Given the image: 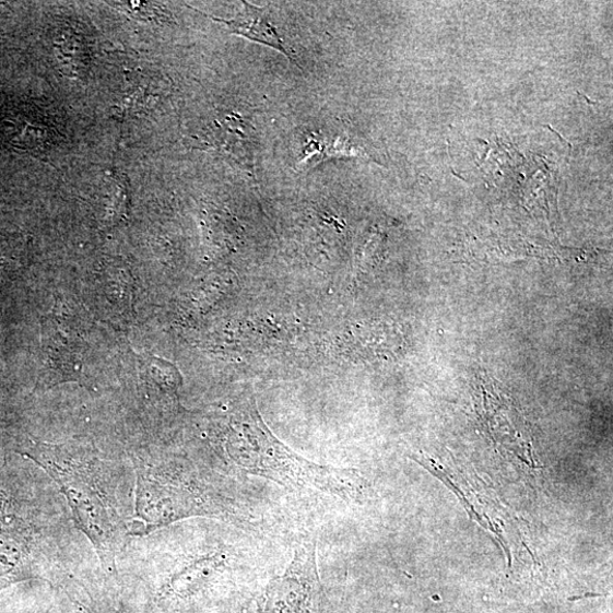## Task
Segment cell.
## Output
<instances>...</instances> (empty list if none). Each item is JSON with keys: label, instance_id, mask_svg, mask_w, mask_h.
<instances>
[{"label": "cell", "instance_id": "obj_1", "mask_svg": "<svg viewBox=\"0 0 613 613\" xmlns=\"http://www.w3.org/2000/svg\"><path fill=\"white\" fill-rule=\"evenodd\" d=\"M224 451L237 471L291 490L317 491L350 503L361 502L365 493L357 472L318 464L283 445L250 403L231 417Z\"/></svg>", "mask_w": 613, "mask_h": 613}, {"label": "cell", "instance_id": "obj_2", "mask_svg": "<svg viewBox=\"0 0 613 613\" xmlns=\"http://www.w3.org/2000/svg\"><path fill=\"white\" fill-rule=\"evenodd\" d=\"M28 457L60 487L78 527L94 544L103 568L116 575V559L128 528L103 463L90 455L54 446H39Z\"/></svg>", "mask_w": 613, "mask_h": 613}, {"label": "cell", "instance_id": "obj_3", "mask_svg": "<svg viewBox=\"0 0 613 613\" xmlns=\"http://www.w3.org/2000/svg\"><path fill=\"white\" fill-rule=\"evenodd\" d=\"M135 510L142 521L143 533L190 517L235 515L214 495L191 481L141 464L137 470Z\"/></svg>", "mask_w": 613, "mask_h": 613}, {"label": "cell", "instance_id": "obj_4", "mask_svg": "<svg viewBox=\"0 0 613 613\" xmlns=\"http://www.w3.org/2000/svg\"><path fill=\"white\" fill-rule=\"evenodd\" d=\"M257 613H329L315 541L299 544L286 569L257 599Z\"/></svg>", "mask_w": 613, "mask_h": 613}, {"label": "cell", "instance_id": "obj_5", "mask_svg": "<svg viewBox=\"0 0 613 613\" xmlns=\"http://www.w3.org/2000/svg\"><path fill=\"white\" fill-rule=\"evenodd\" d=\"M244 12L232 20L211 16L212 20L224 23L233 35H237L260 45L274 48L283 54L288 61L299 66L280 37L276 27L269 20L264 10L244 2Z\"/></svg>", "mask_w": 613, "mask_h": 613}, {"label": "cell", "instance_id": "obj_6", "mask_svg": "<svg viewBox=\"0 0 613 613\" xmlns=\"http://www.w3.org/2000/svg\"><path fill=\"white\" fill-rule=\"evenodd\" d=\"M219 148L254 175L252 127L240 114H228L220 122Z\"/></svg>", "mask_w": 613, "mask_h": 613}, {"label": "cell", "instance_id": "obj_7", "mask_svg": "<svg viewBox=\"0 0 613 613\" xmlns=\"http://www.w3.org/2000/svg\"><path fill=\"white\" fill-rule=\"evenodd\" d=\"M60 587L67 596L86 613H128L118 597L101 587L86 583L74 577H63Z\"/></svg>", "mask_w": 613, "mask_h": 613}, {"label": "cell", "instance_id": "obj_8", "mask_svg": "<svg viewBox=\"0 0 613 613\" xmlns=\"http://www.w3.org/2000/svg\"><path fill=\"white\" fill-rule=\"evenodd\" d=\"M24 544L16 537L0 531V588L17 579L32 578L24 570Z\"/></svg>", "mask_w": 613, "mask_h": 613}]
</instances>
